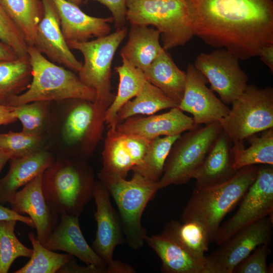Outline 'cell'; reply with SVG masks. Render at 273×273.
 Returning <instances> with one entry per match:
<instances>
[{
	"mask_svg": "<svg viewBox=\"0 0 273 273\" xmlns=\"http://www.w3.org/2000/svg\"><path fill=\"white\" fill-rule=\"evenodd\" d=\"M194 35L239 60L273 44V0H184Z\"/></svg>",
	"mask_w": 273,
	"mask_h": 273,
	"instance_id": "obj_1",
	"label": "cell"
},
{
	"mask_svg": "<svg viewBox=\"0 0 273 273\" xmlns=\"http://www.w3.org/2000/svg\"><path fill=\"white\" fill-rule=\"evenodd\" d=\"M127 32V28L124 26L94 40L67 43L70 49L78 50L82 54L84 63L78 77L84 85L93 88L96 93L93 103L94 119L89 134V140L94 143H97L101 138L106 112L115 97L111 92V65L115 53Z\"/></svg>",
	"mask_w": 273,
	"mask_h": 273,
	"instance_id": "obj_2",
	"label": "cell"
},
{
	"mask_svg": "<svg viewBox=\"0 0 273 273\" xmlns=\"http://www.w3.org/2000/svg\"><path fill=\"white\" fill-rule=\"evenodd\" d=\"M95 180L83 160L60 158L44 171L42 189L55 220L62 214L79 216L94 198Z\"/></svg>",
	"mask_w": 273,
	"mask_h": 273,
	"instance_id": "obj_3",
	"label": "cell"
},
{
	"mask_svg": "<svg viewBox=\"0 0 273 273\" xmlns=\"http://www.w3.org/2000/svg\"><path fill=\"white\" fill-rule=\"evenodd\" d=\"M259 169L256 165L238 169L227 180L194 190L183 210L181 221L194 220L205 229L210 243L225 216L243 199L255 179Z\"/></svg>",
	"mask_w": 273,
	"mask_h": 273,
	"instance_id": "obj_4",
	"label": "cell"
},
{
	"mask_svg": "<svg viewBox=\"0 0 273 273\" xmlns=\"http://www.w3.org/2000/svg\"><path fill=\"white\" fill-rule=\"evenodd\" d=\"M32 80L23 93L12 98L6 106H15L39 101L80 99L94 103L95 90L84 85L73 72L46 59L34 47L28 46Z\"/></svg>",
	"mask_w": 273,
	"mask_h": 273,
	"instance_id": "obj_5",
	"label": "cell"
},
{
	"mask_svg": "<svg viewBox=\"0 0 273 273\" xmlns=\"http://www.w3.org/2000/svg\"><path fill=\"white\" fill-rule=\"evenodd\" d=\"M98 175L117 206L127 245L134 250L140 249L147 235L142 224V216L148 203L159 190L158 183L134 173L129 180L102 169Z\"/></svg>",
	"mask_w": 273,
	"mask_h": 273,
	"instance_id": "obj_6",
	"label": "cell"
},
{
	"mask_svg": "<svg viewBox=\"0 0 273 273\" xmlns=\"http://www.w3.org/2000/svg\"><path fill=\"white\" fill-rule=\"evenodd\" d=\"M126 21L155 26L165 51L186 44L194 36L184 0H126Z\"/></svg>",
	"mask_w": 273,
	"mask_h": 273,
	"instance_id": "obj_7",
	"label": "cell"
},
{
	"mask_svg": "<svg viewBox=\"0 0 273 273\" xmlns=\"http://www.w3.org/2000/svg\"><path fill=\"white\" fill-rule=\"evenodd\" d=\"M219 121L187 131L174 143L158 183L159 189L187 183L202 163L222 132Z\"/></svg>",
	"mask_w": 273,
	"mask_h": 273,
	"instance_id": "obj_8",
	"label": "cell"
},
{
	"mask_svg": "<svg viewBox=\"0 0 273 273\" xmlns=\"http://www.w3.org/2000/svg\"><path fill=\"white\" fill-rule=\"evenodd\" d=\"M219 122L232 144L273 128V88L248 85Z\"/></svg>",
	"mask_w": 273,
	"mask_h": 273,
	"instance_id": "obj_9",
	"label": "cell"
},
{
	"mask_svg": "<svg viewBox=\"0 0 273 273\" xmlns=\"http://www.w3.org/2000/svg\"><path fill=\"white\" fill-rule=\"evenodd\" d=\"M239 208L220 225L213 242L220 245L240 230L272 213L273 167H259L257 176L250 186Z\"/></svg>",
	"mask_w": 273,
	"mask_h": 273,
	"instance_id": "obj_10",
	"label": "cell"
},
{
	"mask_svg": "<svg viewBox=\"0 0 273 273\" xmlns=\"http://www.w3.org/2000/svg\"><path fill=\"white\" fill-rule=\"evenodd\" d=\"M194 66L210 84L211 89L226 105L232 104L248 85V77L241 69L239 59L224 48H217L209 53H201Z\"/></svg>",
	"mask_w": 273,
	"mask_h": 273,
	"instance_id": "obj_11",
	"label": "cell"
},
{
	"mask_svg": "<svg viewBox=\"0 0 273 273\" xmlns=\"http://www.w3.org/2000/svg\"><path fill=\"white\" fill-rule=\"evenodd\" d=\"M272 214L240 230L206 257L207 273H232L257 246L268 244L272 234Z\"/></svg>",
	"mask_w": 273,
	"mask_h": 273,
	"instance_id": "obj_12",
	"label": "cell"
},
{
	"mask_svg": "<svg viewBox=\"0 0 273 273\" xmlns=\"http://www.w3.org/2000/svg\"><path fill=\"white\" fill-rule=\"evenodd\" d=\"M110 193L99 180L95 181L94 212L97 228L92 248L107 265L108 273H123L126 264L113 258L115 247L124 241V234L119 215L112 207Z\"/></svg>",
	"mask_w": 273,
	"mask_h": 273,
	"instance_id": "obj_13",
	"label": "cell"
},
{
	"mask_svg": "<svg viewBox=\"0 0 273 273\" xmlns=\"http://www.w3.org/2000/svg\"><path fill=\"white\" fill-rule=\"evenodd\" d=\"M186 73L185 91L178 107L193 115L196 126L219 121L225 117L230 108L206 86L204 76L191 64Z\"/></svg>",
	"mask_w": 273,
	"mask_h": 273,
	"instance_id": "obj_14",
	"label": "cell"
},
{
	"mask_svg": "<svg viewBox=\"0 0 273 273\" xmlns=\"http://www.w3.org/2000/svg\"><path fill=\"white\" fill-rule=\"evenodd\" d=\"M41 1L43 15L36 29L33 47L51 62L78 72L82 63L77 60L65 39L54 3L52 0Z\"/></svg>",
	"mask_w": 273,
	"mask_h": 273,
	"instance_id": "obj_15",
	"label": "cell"
},
{
	"mask_svg": "<svg viewBox=\"0 0 273 273\" xmlns=\"http://www.w3.org/2000/svg\"><path fill=\"white\" fill-rule=\"evenodd\" d=\"M150 140L109 128L102 152V170L126 178L142 161Z\"/></svg>",
	"mask_w": 273,
	"mask_h": 273,
	"instance_id": "obj_16",
	"label": "cell"
},
{
	"mask_svg": "<svg viewBox=\"0 0 273 273\" xmlns=\"http://www.w3.org/2000/svg\"><path fill=\"white\" fill-rule=\"evenodd\" d=\"M42 245L52 251H62L108 273L107 265L86 241L80 230L79 216L60 215L56 224Z\"/></svg>",
	"mask_w": 273,
	"mask_h": 273,
	"instance_id": "obj_17",
	"label": "cell"
},
{
	"mask_svg": "<svg viewBox=\"0 0 273 273\" xmlns=\"http://www.w3.org/2000/svg\"><path fill=\"white\" fill-rule=\"evenodd\" d=\"M197 126L192 117L185 114L177 107L161 114L130 117L118 123L116 129L122 133L134 134L151 140L162 136L181 134Z\"/></svg>",
	"mask_w": 273,
	"mask_h": 273,
	"instance_id": "obj_18",
	"label": "cell"
},
{
	"mask_svg": "<svg viewBox=\"0 0 273 273\" xmlns=\"http://www.w3.org/2000/svg\"><path fill=\"white\" fill-rule=\"evenodd\" d=\"M43 172L15 192L8 201L11 209L21 215L27 214L31 219L36 230V238L42 245L57 223L43 194Z\"/></svg>",
	"mask_w": 273,
	"mask_h": 273,
	"instance_id": "obj_19",
	"label": "cell"
},
{
	"mask_svg": "<svg viewBox=\"0 0 273 273\" xmlns=\"http://www.w3.org/2000/svg\"><path fill=\"white\" fill-rule=\"evenodd\" d=\"M57 10L61 30L67 43L88 41L109 34L112 17L98 18L84 13L79 6L66 0H52Z\"/></svg>",
	"mask_w": 273,
	"mask_h": 273,
	"instance_id": "obj_20",
	"label": "cell"
},
{
	"mask_svg": "<svg viewBox=\"0 0 273 273\" xmlns=\"http://www.w3.org/2000/svg\"><path fill=\"white\" fill-rule=\"evenodd\" d=\"M145 242L160 258L162 272L207 273L205 256L196 255L162 232L147 235Z\"/></svg>",
	"mask_w": 273,
	"mask_h": 273,
	"instance_id": "obj_21",
	"label": "cell"
},
{
	"mask_svg": "<svg viewBox=\"0 0 273 273\" xmlns=\"http://www.w3.org/2000/svg\"><path fill=\"white\" fill-rule=\"evenodd\" d=\"M54 160L50 152L42 149L24 157L11 158L7 174L0 179V204L8 203L20 187L43 172Z\"/></svg>",
	"mask_w": 273,
	"mask_h": 273,
	"instance_id": "obj_22",
	"label": "cell"
},
{
	"mask_svg": "<svg viewBox=\"0 0 273 273\" xmlns=\"http://www.w3.org/2000/svg\"><path fill=\"white\" fill-rule=\"evenodd\" d=\"M232 147V143L222 131L193 176L196 188L222 183L235 174L237 170L233 167Z\"/></svg>",
	"mask_w": 273,
	"mask_h": 273,
	"instance_id": "obj_23",
	"label": "cell"
},
{
	"mask_svg": "<svg viewBox=\"0 0 273 273\" xmlns=\"http://www.w3.org/2000/svg\"><path fill=\"white\" fill-rule=\"evenodd\" d=\"M160 33L153 28L131 25L128 39L120 55L143 72L165 50L159 41Z\"/></svg>",
	"mask_w": 273,
	"mask_h": 273,
	"instance_id": "obj_24",
	"label": "cell"
},
{
	"mask_svg": "<svg viewBox=\"0 0 273 273\" xmlns=\"http://www.w3.org/2000/svg\"><path fill=\"white\" fill-rule=\"evenodd\" d=\"M148 81L179 105L185 91L186 73L175 64L164 50L144 71Z\"/></svg>",
	"mask_w": 273,
	"mask_h": 273,
	"instance_id": "obj_25",
	"label": "cell"
},
{
	"mask_svg": "<svg viewBox=\"0 0 273 273\" xmlns=\"http://www.w3.org/2000/svg\"><path fill=\"white\" fill-rule=\"evenodd\" d=\"M121 65L115 70L119 76L118 91L105 115V122L109 128L115 129L116 116L120 109L134 98L141 90L147 81L144 72L136 68L123 57Z\"/></svg>",
	"mask_w": 273,
	"mask_h": 273,
	"instance_id": "obj_26",
	"label": "cell"
},
{
	"mask_svg": "<svg viewBox=\"0 0 273 273\" xmlns=\"http://www.w3.org/2000/svg\"><path fill=\"white\" fill-rule=\"evenodd\" d=\"M246 140L249 144L247 148L243 142L232 144L233 167L236 170L250 165H273V128Z\"/></svg>",
	"mask_w": 273,
	"mask_h": 273,
	"instance_id": "obj_27",
	"label": "cell"
},
{
	"mask_svg": "<svg viewBox=\"0 0 273 273\" xmlns=\"http://www.w3.org/2000/svg\"><path fill=\"white\" fill-rule=\"evenodd\" d=\"M32 80L29 56L0 60V104L24 92Z\"/></svg>",
	"mask_w": 273,
	"mask_h": 273,
	"instance_id": "obj_28",
	"label": "cell"
},
{
	"mask_svg": "<svg viewBox=\"0 0 273 273\" xmlns=\"http://www.w3.org/2000/svg\"><path fill=\"white\" fill-rule=\"evenodd\" d=\"M178 106L177 103L147 80L140 93L118 111L117 125L132 116L151 115L159 111Z\"/></svg>",
	"mask_w": 273,
	"mask_h": 273,
	"instance_id": "obj_29",
	"label": "cell"
},
{
	"mask_svg": "<svg viewBox=\"0 0 273 273\" xmlns=\"http://www.w3.org/2000/svg\"><path fill=\"white\" fill-rule=\"evenodd\" d=\"M22 33L28 46H33L37 26L43 15L41 0H0Z\"/></svg>",
	"mask_w": 273,
	"mask_h": 273,
	"instance_id": "obj_30",
	"label": "cell"
},
{
	"mask_svg": "<svg viewBox=\"0 0 273 273\" xmlns=\"http://www.w3.org/2000/svg\"><path fill=\"white\" fill-rule=\"evenodd\" d=\"M94 116L93 103L77 99L69 109L61 127L63 142L68 146L81 142L85 145L92 126Z\"/></svg>",
	"mask_w": 273,
	"mask_h": 273,
	"instance_id": "obj_31",
	"label": "cell"
},
{
	"mask_svg": "<svg viewBox=\"0 0 273 273\" xmlns=\"http://www.w3.org/2000/svg\"><path fill=\"white\" fill-rule=\"evenodd\" d=\"M180 135L159 136L150 140L142 161L132 169L133 173L158 182L171 148Z\"/></svg>",
	"mask_w": 273,
	"mask_h": 273,
	"instance_id": "obj_32",
	"label": "cell"
},
{
	"mask_svg": "<svg viewBox=\"0 0 273 273\" xmlns=\"http://www.w3.org/2000/svg\"><path fill=\"white\" fill-rule=\"evenodd\" d=\"M162 233L200 256H204L210 243L204 227L194 220L180 222L171 220L166 223Z\"/></svg>",
	"mask_w": 273,
	"mask_h": 273,
	"instance_id": "obj_33",
	"label": "cell"
},
{
	"mask_svg": "<svg viewBox=\"0 0 273 273\" xmlns=\"http://www.w3.org/2000/svg\"><path fill=\"white\" fill-rule=\"evenodd\" d=\"M28 238L32 246L30 260L15 273H56L63 266L74 258L69 254H60L50 250L30 233Z\"/></svg>",
	"mask_w": 273,
	"mask_h": 273,
	"instance_id": "obj_34",
	"label": "cell"
},
{
	"mask_svg": "<svg viewBox=\"0 0 273 273\" xmlns=\"http://www.w3.org/2000/svg\"><path fill=\"white\" fill-rule=\"evenodd\" d=\"M17 221L0 220V273H7L17 258L32 255V249L24 245L15 234Z\"/></svg>",
	"mask_w": 273,
	"mask_h": 273,
	"instance_id": "obj_35",
	"label": "cell"
},
{
	"mask_svg": "<svg viewBox=\"0 0 273 273\" xmlns=\"http://www.w3.org/2000/svg\"><path fill=\"white\" fill-rule=\"evenodd\" d=\"M50 101H39L12 107L16 117L22 123L23 132L42 136L49 121Z\"/></svg>",
	"mask_w": 273,
	"mask_h": 273,
	"instance_id": "obj_36",
	"label": "cell"
},
{
	"mask_svg": "<svg viewBox=\"0 0 273 273\" xmlns=\"http://www.w3.org/2000/svg\"><path fill=\"white\" fill-rule=\"evenodd\" d=\"M42 136L23 132L0 133V149L10 153L12 158L22 157L41 150Z\"/></svg>",
	"mask_w": 273,
	"mask_h": 273,
	"instance_id": "obj_37",
	"label": "cell"
},
{
	"mask_svg": "<svg viewBox=\"0 0 273 273\" xmlns=\"http://www.w3.org/2000/svg\"><path fill=\"white\" fill-rule=\"evenodd\" d=\"M0 40L11 47L19 57L28 56L25 38L0 1Z\"/></svg>",
	"mask_w": 273,
	"mask_h": 273,
	"instance_id": "obj_38",
	"label": "cell"
},
{
	"mask_svg": "<svg viewBox=\"0 0 273 273\" xmlns=\"http://www.w3.org/2000/svg\"><path fill=\"white\" fill-rule=\"evenodd\" d=\"M268 244L257 246L252 254H249L233 269L232 273H270L271 270L266 264L270 249Z\"/></svg>",
	"mask_w": 273,
	"mask_h": 273,
	"instance_id": "obj_39",
	"label": "cell"
},
{
	"mask_svg": "<svg viewBox=\"0 0 273 273\" xmlns=\"http://www.w3.org/2000/svg\"><path fill=\"white\" fill-rule=\"evenodd\" d=\"M98 2L106 6L111 12L116 29L124 26L126 21V0H87Z\"/></svg>",
	"mask_w": 273,
	"mask_h": 273,
	"instance_id": "obj_40",
	"label": "cell"
},
{
	"mask_svg": "<svg viewBox=\"0 0 273 273\" xmlns=\"http://www.w3.org/2000/svg\"><path fill=\"white\" fill-rule=\"evenodd\" d=\"M58 273H105L100 268L90 265L80 266L74 260V258L70 260L58 271Z\"/></svg>",
	"mask_w": 273,
	"mask_h": 273,
	"instance_id": "obj_41",
	"label": "cell"
},
{
	"mask_svg": "<svg viewBox=\"0 0 273 273\" xmlns=\"http://www.w3.org/2000/svg\"><path fill=\"white\" fill-rule=\"evenodd\" d=\"M10 219L20 221L32 228L34 227L32 220L29 216L19 214L12 209L8 208L0 204V220Z\"/></svg>",
	"mask_w": 273,
	"mask_h": 273,
	"instance_id": "obj_42",
	"label": "cell"
},
{
	"mask_svg": "<svg viewBox=\"0 0 273 273\" xmlns=\"http://www.w3.org/2000/svg\"><path fill=\"white\" fill-rule=\"evenodd\" d=\"M17 120L12 107L0 104V126L13 123Z\"/></svg>",
	"mask_w": 273,
	"mask_h": 273,
	"instance_id": "obj_43",
	"label": "cell"
},
{
	"mask_svg": "<svg viewBox=\"0 0 273 273\" xmlns=\"http://www.w3.org/2000/svg\"><path fill=\"white\" fill-rule=\"evenodd\" d=\"M260 60L273 72V44L262 48L258 54Z\"/></svg>",
	"mask_w": 273,
	"mask_h": 273,
	"instance_id": "obj_44",
	"label": "cell"
},
{
	"mask_svg": "<svg viewBox=\"0 0 273 273\" xmlns=\"http://www.w3.org/2000/svg\"><path fill=\"white\" fill-rule=\"evenodd\" d=\"M18 57L11 47L0 40V60H11Z\"/></svg>",
	"mask_w": 273,
	"mask_h": 273,
	"instance_id": "obj_45",
	"label": "cell"
},
{
	"mask_svg": "<svg viewBox=\"0 0 273 273\" xmlns=\"http://www.w3.org/2000/svg\"><path fill=\"white\" fill-rule=\"evenodd\" d=\"M12 157V154L0 149V173L8 161Z\"/></svg>",
	"mask_w": 273,
	"mask_h": 273,
	"instance_id": "obj_46",
	"label": "cell"
},
{
	"mask_svg": "<svg viewBox=\"0 0 273 273\" xmlns=\"http://www.w3.org/2000/svg\"><path fill=\"white\" fill-rule=\"evenodd\" d=\"M70 3H72L78 6H79L82 2V0H66Z\"/></svg>",
	"mask_w": 273,
	"mask_h": 273,
	"instance_id": "obj_47",
	"label": "cell"
}]
</instances>
